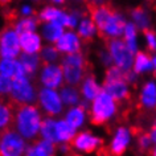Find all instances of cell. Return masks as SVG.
<instances>
[{
	"label": "cell",
	"mask_w": 156,
	"mask_h": 156,
	"mask_svg": "<svg viewBox=\"0 0 156 156\" xmlns=\"http://www.w3.org/2000/svg\"><path fill=\"white\" fill-rule=\"evenodd\" d=\"M90 19L94 21L99 34L108 40L122 38L124 27L127 24V16L120 11L112 9L103 3H95L90 9Z\"/></svg>",
	"instance_id": "obj_1"
},
{
	"label": "cell",
	"mask_w": 156,
	"mask_h": 156,
	"mask_svg": "<svg viewBox=\"0 0 156 156\" xmlns=\"http://www.w3.org/2000/svg\"><path fill=\"white\" fill-rule=\"evenodd\" d=\"M44 115L36 105L15 107L12 128L21 135L28 143H34L40 139V128Z\"/></svg>",
	"instance_id": "obj_2"
},
{
	"label": "cell",
	"mask_w": 156,
	"mask_h": 156,
	"mask_svg": "<svg viewBox=\"0 0 156 156\" xmlns=\"http://www.w3.org/2000/svg\"><path fill=\"white\" fill-rule=\"evenodd\" d=\"M118 111V102L102 90V93L89 106V120L95 126H103L115 119Z\"/></svg>",
	"instance_id": "obj_3"
},
{
	"label": "cell",
	"mask_w": 156,
	"mask_h": 156,
	"mask_svg": "<svg viewBox=\"0 0 156 156\" xmlns=\"http://www.w3.org/2000/svg\"><path fill=\"white\" fill-rule=\"evenodd\" d=\"M102 90L112 97L116 102H124L130 98V85L126 81V73L116 66L106 69L102 82Z\"/></svg>",
	"instance_id": "obj_4"
},
{
	"label": "cell",
	"mask_w": 156,
	"mask_h": 156,
	"mask_svg": "<svg viewBox=\"0 0 156 156\" xmlns=\"http://www.w3.org/2000/svg\"><path fill=\"white\" fill-rule=\"evenodd\" d=\"M62 73H64V81L65 85L78 87L80 83L86 77V68L87 61L83 53L70 54V56L61 57L60 61Z\"/></svg>",
	"instance_id": "obj_5"
},
{
	"label": "cell",
	"mask_w": 156,
	"mask_h": 156,
	"mask_svg": "<svg viewBox=\"0 0 156 156\" xmlns=\"http://www.w3.org/2000/svg\"><path fill=\"white\" fill-rule=\"evenodd\" d=\"M38 86L33 78L28 76H20L12 80V90L9 94V102L17 106L36 105Z\"/></svg>",
	"instance_id": "obj_6"
},
{
	"label": "cell",
	"mask_w": 156,
	"mask_h": 156,
	"mask_svg": "<svg viewBox=\"0 0 156 156\" xmlns=\"http://www.w3.org/2000/svg\"><path fill=\"white\" fill-rule=\"evenodd\" d=\"M36 106L40 108L44 116L50 118H60L65 112V106L61 101L58 90L38 87Z\"/></svg>",
	"instance_id": "obj_7"
},
{
	"label": "cell",
	"mask_w": 156,
	"mask_h": 156,
	"mask_svg": "<svg viewBox=\"0 0 156 156\" xmlns=\"http://www.w3.org/2000/svg\"><path fill=\"white\" fill-rule=\"evenodd\" d=\"M106 49L108 50V53H110V56L112 58L114 66H116V68L120 70H123L124 73L132 70L135 54L128 49V46L124 44V41L122 38H118V40H108Z\"/></svg>",
	"instance_id": "obj_8"
},
{
	"label": "cell",
	"mask_w": 156,
	"mask_h": 156,
	"mask_svg": "<svg viewBox=\"0 0 156 156\" xmlns=\"http://www.w3.org/2000/svg\"><path fill=\"white\" fill-rule=\"evenodd\" d=\"M29 143L19 135L13 128L2 132L0 138V156H25Z\"/></svg>",
	"instance_id": "obj_9"
},
{
	"label": "cell",
	"mask_w": 156,
	"mask_h": 156,
	"mask_svg": "<svg viewBox=\"0 0 156 156\" xmlns=\"http://www.w3.org/2000/svg\"><path fill=\"white\" fill-rule=\"evenodd\" d=\"M20 56V34L12 28V25L3 28L0 30V58L17 60Z\"/></svg>",
	"instance_id": "obj_10"
},
{
	"label": "cell",
	"mask_w": 156,
	"mask_h": 156,
	"mask_svg": "<svg viewBox=\"0 0 156 156\" xmlns=\"http://www.w3.org/2000/svg\"><path fill=\"white\" fill-rule=\"evenodd\" d=\"M36 80L38 86L42 89L60 90L65 85L64 73L60 64H42Z\"/></svg>",
	"instance_id": "obj_11"
},
{
	"label": "cell",
	"mask_w": 156,
	"mask_h": 156,
	"mask_svg": "<svg viewBox=\"0 0 156 156\" xmlns=\"http://www.w3.org/2000/svg\"><path fill=\"white\" fill-rule=\"evenodd\" d=\"M102 144L103 140L101 136L90 130H81L74 136L70 146H72V150L77 154H93L98 151L102 147Z\"/></svg>",
	"instance_id": "obj_12"
},
{
	"label": "cell",
	"mask_w": 156,
	"mask_h": 156,
	"mask_svg": "<svg viewBox=\"0 0 156 156\" xmlns=\"http://www.w3.org/2000/svg\"><path fill=\"white\" fill-rule=\"evenodd\" d=\"M132 143V130L127 126H118L112 132L107 151L111 156H122Z\"/></svg>",
	"instance_id": "obj_13"
},
{
	"label": "cell",
	"mask_w": 156,
	"mask_h": 156,
	"mask_svg": "<svg viewBox=\"0 0 156 156\" xmlns=\"http://www.w3.org/2000/svg\"><path fill=\"white\" fill-rule=\"evenodd\" d=\"M56 48L62 57L70 56V54L82 53L83 41L80 38V36L77 34L76 30L65 29L64 34H62L60 37V40L56 42Z\"/></svg>",
	"instance_id": "obj_14"
},
{
	"label": "cell",
	"mask_w": 156,
	"mask_h": 156,
	"mask_svg": "<svg viewBox=\"0 0 156 156\" xmlns=\"http://www.w3.org/2000/svg\"><path fill=\"white\" fill-rule=\"evenodd\" d=\"M40 24L44 23H54V24H60L65 28L66 17H68V9H64L61 7H56L53 4H45L42 5L36 15Z\"/></svg>",
	"instance_id": "obj_15"
},
{
	"label": "cell",
	"mask_w": 156,
	"mask_h": 156,
	"mask_svg": "<svg viewBox=\"0 0 156 156\" xmlns=\"http://www.w3.org/2000/svg\"><path fill=\"white\" fill-rule=\"evenodd\" d=\"M78 90H80L81 98L83 102L91 103L102 93V83L99 82L94 74H86V77L78 86Z\"/></svg>",
	"instance_id": "obj_16"
},
{
	"label": "cell",
	"mask_w": 156,
	"mask_h": 156,
	"mask_svg": "<svg viewBox=\"0 0 156 156\" xmlns=\"http://www.w3.org/2000/svg\"><path fill=\"white\" fill-rule=\"evenodd\" d=\"M62 118L76 131H81V130H85V126L87 124L89 111L85 106L78 105V106H74V107L65 108V112H64V115H62Z\"/></svg>",
	"instance_id": "obj_17"
},
{
	"label": "cell",
	"mask_w": 156,
	"mask_h": 156,
	"mask_svg": "<svg viewBox=\"0 0 156 156\" xmlns=\"http://www.w3.org/2000/svg\"><path fill=\"white\" fill-rule=\"evenodd\" d=\"M139 106L146 111L156 110V81L147 80L142 86L138 95Z\"/></svg>",
	"instance_id": "obj_18"
},
{
	"label": "cell",
	"mask_w": 156,
	"mask_h": 156,
	"mask_svg": "<svg viewBox=\"0 0 156 156\" xmlns=\"http://www.w3.org/2000/svg\"><path fill=\"white\" fill-rule=\"evenodd\" d=\"M77 132L66 120L60 116L56 118V124H54V143L57 144H70L73 142L74 136Z\"/></svg>",
	"instance_id": "obj_19"
},
{
	"label": "cell",
	"mask_w": 156,
	"mask_h": 156,
	"mask_svg": "<svg viewBox=\"0 0 156 156\" xmlns=\"http://www.w3.org/2000/svg\"><path fill=\"white\" fill-rule=\"evenodd\" d=\"M44 45L45 44L38 32L20 34V48L23 54H38Z\"/></svg>",
	"instance_id": "obj_20"
},
{
	"label": "cell",
	"mask_w": 156,
	"mask_h": 156,
	"mask_svg": "<svg viewBox=\"0 0 156 156\" xmlns=\"http://www.w3.org/2000/svg\"><path fill=\"white\" fill-rule=\"evenodd\" d=\"M130 19H131L130 21L138 28V30H142V32H146V30L151 29L152 27L151 11L143 5L132 8L130 11Z\"/></svg>",
	"instance_id": "obj_21"
},
{
	"label": "cell",
	"mask_w": 156,
	"mask_h": 156,
	"mask_svg": "<svg viewBox=\"0 0 156 156\" xmlns=\"http://www.w3.org/2000/svg\"><path fill=\"white\" fill-rule=\"evenodd\" d=\"M64 32V27L60 24H54V23H44V24H40V28H38V33H40L44 44L49 45H56V42L60 40Z\"/></svg>",
	"instance_id": "obj_22"
},
{
	"label": "cell",
	"mask_w": 156,
	"mask_h": 156,
	"mask_svg": "<svg viewBox=\"0 0 156 156\" xmlns=\"http://www.w3.org/2000/svg\"><path fill=\"white\" fill-rule=\"evenodd\" d=\"M17 60L20 62L25 76H28L29 78L37 77V74L42 66V61L38 54H23L21 53V56Z\"/></svg>",
	"instance_id": "obj_23"
},
{
	"label": "cell",
	"mask_w": 156,
	"mask_h": 156,
	"mask_svg": "<svg viewBox=\"0 0 156 156\" xmlns=\"http://www.w3.org/2000/svg\"><path fill=\"white\" fill-rule=\"evenodd\" d=\"M135 74L138 76H146V74L154 73V64H152V54L144 50H139L135 54L134 58V66H132Z\"/></svg>",
	"instance_id": "obj_24"
},
{
	"label": "cell",
	"mask_w": 156,
	"mask_h": 156,
	"mask_svg": "<svg viewBox=\"0 0 156 156\" xmlns=\"http://www.w3.org/2000/svg\"><path fill=\"white\" fill-rule=\"evenodd\" d=\"M76 32L82 41H93L99 34L98 28H97V25L94 24V21L91 20L89 15L81 19V21L78 23L76 28Z\"/></svg>",
	"instance_id": "obj_25"
},
{
	"label": "cell",
	"mask_w": 156,
	"mask_h": 156,
	"mask_svg": "<svg viewBox=\"0 0 156 156\" xmlns=\"http://www.w3.org/2000/svg\"><path fill=\"white\" fill-rule=\"evenodd\" d=\"M25 76L19 60H5L0 58V77L5 80H15V78Z\"/></svg>",
	"instance_id": "obj_26"
},
{
	"label": "cell",
	"mask_w": 156,
	"mask_h": 156,
	"mask_svg": "<svg viewBox=\"0 0 156 156\" xmlns=\"http://www.w3.org/2000/svg\"><path fill=\"white\" fill-rule=\"evenodd\" d=\"M15 107L7 99L0 98V132H4L13 126Z\"/></svg>",
	"instance_id": "obj_27"
},
{
	"label": "cell",
	"mask_w": 156,
	"mask_h": 156,
	"mask_svg": "<svg viewBox=\"0 0 156 156\" xmlns=\"http://www.w3.org/2000/svg\"><path fill=\"white\" fill-rule=\"evenodd\" d=\"M58 93H60L61 101H62V103H64L65 108L78 106V105H81V102H82L80 90H78V87H76V86L64 85V86L58 90Z\"/></svg>",
	"instance_id": "obj_28"
},
{
	"label": "cell",
	"mask_w": 156,
	"mask_h": 156,
	"mask_svg": "<svg viewBox=\"0 0 156 156\" xmlns=\"http://www.w3.org/2000/svg\"><path fill=\"white\" fill-rule=\"evenodd\" d=\"M12 28L16 30L19 34L29 33V32H38L40 28V21L36 16L32 17H16L12 21Z\"/></svg>",
	"instance_id": "obj_29"
},
{
	"label": "cell",
	"mask_w": 156,
	"mask_h": 156,
	"mask_svg": "<svg viewBox=\"0 0 156 156\" xmlns=\"http://www.w3.org/2000/svg\"><path fill=\"white\" fill-rule=\"evenodd\" d=\"M122 40L134 54H136L140 50L139 49V30L131 21H127L126 27H124Z\"/></svg>",
	"instance_id": "obj_30"
},
{
	"label": "cell",
	"mask_w": 156,
	"mask_h": 156,
	"mask_svg": "<svg viewBox=\"0 0 156 156\" xmlns=\"http://www.w3.org/2000/svg\"><path fill=\"white\" fill-rule=\"evenodd\" d=\"M38 56H40L42 64H60L62 57L60 52L57 50L56 45H49V44H45L42 46Z\"/></svg>",
	"instance_id": "obj_31"
},
{
	"label": "cell",
	"mask_w": 156,
	"mask_h": 156,
	"mask_svg": "<svg viewBox=\"0 0 156 156\" xmlns=\"http://www.w3.org/2000/svg\"><path fill=\"white\" fill-rule=\"evenodd\" d=\"M54 124H56V118L44 116L41 128H40V139L54 143Z\"/></svg>",
	"instance_id": "obj_32"
},
{
	"label": "cell",
	"mask_w": 156,
	"mask_h": 156,
	"mask_svg": "<svg viewBox=\"0 0 156 156\" xmlns=\"http://www.w3.org/2000/svg\"><path fill=\"white\" fill-rule=\"evenodd\" d=\"M136 147L140 152H148L152 150L154 147V143H152V139L148 132H140L136 138Z\"/></svg>",
	"instance_id": "obj_33"
},
{
	"label": "cell",
	"mask_w": 156,
	"mask_h": 156,
	"mask_svg": "<svg viewBox=\"0 0 156 156\" xmlns=\"http://www.w3.org/2000/svg\"><path fill=\"white\" fill-rule=\"evenodd\" d=\"M144 36V44H146L147 52L155 54L156 53V30L155 29H148L146 32H143Z\"/></svg>",
	"instance_id": "obj_34"
},
{
	"label": "cell",
	"mask_w": 156,
	"mask_h": 156,
	"mask_svg": "<svg viewBox=\"0 0 156 156\" xmlns=\"http://www.w3.org/2000/svg\"><path fill=\"white\" fill-rule=\"evenodd\" d=\"M25 156H50V155L37 142H34V143H29Z\"/></svg>",
	"instance_id": "obj_35"
},
{
	"label": "cell",
	"mask_w": 156,
	"mask_h": 156,
	"mask_svg": "<svg viewBox=\"0 0 156 156\" xmlns=\"http://www.w3.org/2000/svg\"><path fill=\"white\" fill-rule=\"evenodd\" d=\"M98 60H99V64L102 65L105 69H108V68H111V66H114L112 58H111L110 53H108V50L106 48L99 49V52H98Z\"/></svg>",
	"instance_id": "obj_36"
},
{
	"label": "cell",
	"mask_w": 156,
	"mask_h": 156,
	"mask_svg": "<svg viewBox=\"0 0 156 156\" xmlns=\"http://www.w3.org/2000/svg\"><path fill=\"white\" fill-rule=\"evenodd\" d=\"M17 13H19V17H32L36 13V8L30 3H23V4L19 5Z\"/></svg>",
	"instance_id": "obj_37"
},
{
	"label": "cell",
	"mask_w": 156,
	"mask_h": 156,
	"mask_svg": "<svg viewBox=\"0 0 156 156\" xmlns=\"http://www.w3.org/2000/svg\"><path fill=\"white\" fill-rule=\"evenodd\" d=\"M11 90H12V81L2 78V83H0V97L3 99H5L7 97H9Z\"/></svg>",
	"instance_id": "obj_38"
},
{
	"label": "cell",
	"mask_w": 156,
	"mask_h": 156,
	"mask_svg": "<svg viewBox=\"0 0 156 156\" xmlns=\"http://www.w3.org/2000/svg\"><path fill=\"white\" fill-rule=\"evenodd\" d=\"M36 142L40 144V146L44 148V150L48 152L50 156H56L57 155V144H54L52 142H48V140H42V139H38Z\"/></svg>",
	"instance_id": "obj_39"
},
{
	"label": "cell",
	"mask_w": 156,
	"mask_h": 156,
	"mask_svg": "<svg viewBox=\"0 0 156 156\" xmlns=\"http://www.w3.org/2000/svg\"><path fill=\"white\" fill-rule=\"evenodd\" d=\"M72 146L70 144H58L57 146V155L61 156H69L72 154Z\"/></svg>",
	"instance_id": "obj_40"
},
{
	"label": "cell",
	"mask_w": 156,
	"mask_h": 156,
	"mask_svg": "<svg viewBox=\"0 0 156 156\" xmlns=\"http://www.w3.org/2000/svg\"><path fill=\"white\" fill-rule=\"evenodd\" d=\"M138 78H139V76H138V74H135V73H134V70L126 72V81H127V83L130 85V86H131V85H134V83H136Z\"/></svg>",
	"instance_id": "obj_41"
},
{
	"label": "cell",
	"mask_w": 156,
	"mask_h": 156,
	"mask_svg": "<svg viewBox=\"0 0 156 156\" xmlns=\"http://www.w3.org/2000/svg\"><path fill=\"white\" fill-rule=\"evenodd\" d=\"M150 136H151V139H152V143H154V146H156V118L154 120V123H152V126H151V130H150Z\"/></svg>",
	"instance_id": "obj_42"
},
{
	"label": "cell",
	"mask_w": 156,
	"mask_h": 156,
	"mask_svg": "<svg viewBox=\"0 0 156 156\" xmlns=\"http://www.w3.org/2000/svg\"><path fill=\"white\" fill-rule=\"evenodd\" d=\"M152 64H154V74L156 76V53L152 54Z\"/></svg>",
	"instance_id": "obj_43"
},
{
	"label": "cell",
	"mask_w": 156,
	"mask_h": 156,
	"mask_svg": "<svg viewBox=\"0 0 156 156\" xmlns=\"http://www.w3.org/2000/svg\"><path fill=\"white\" fill-rule=\"evenodd\" d=\"M52 4H53V5H56V7H58V5H64V4H65V2H62V0H54Z\"/></svg>",
	"instance_id": "obj_44"
},
{
	"label": "cell",
	"mask_w": 156,
	"mask_h": 156,
	"mask_svg": "<svg viewBox=\"0 0 156 156\" xmlns=\"http://www.w3.org/2000/svg\"><path fill=\"white\" fill-rule=\"evenodd\" d=\"M150 155H151V156H156V146L152 147V150L150 151Z\"/></svg>",
	"instance_id": "obj_45"
},
{
	"label": "cell",
	"mask_w": 156,
	"mask_h": 156,
	"mask_svg": "<svg viewBox=\"0 0 156 156\" xmlns=\"http://www.w3.org/2000/svg\"><path fill=\"white\" fill-rule=\"evenodd\" d=\"M0 83H2V77H0Z\"/></svg>",
	"instance_id": "obj_46"
},
{
	"label": "cell",
	"mask_w": 156,
	"mask_h": 156,
	"mask_svg": "<svg viewBox=\"0 0 156 156\" xmlns=\"http://www.w3.org/2000/svg\"><path fill=\"white\" fill-rule=\"evenodd\" d=\"M0 138H2V132H0Z\"/></svg>",
	"instance_id": "obj_47"
}]
</instances>
